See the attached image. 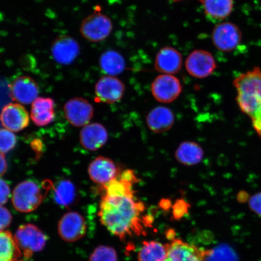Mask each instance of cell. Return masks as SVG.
<instances>
[{
  "label": "cell",
  "mask_w": 261,
  "mask_h": 261,
  "mask_svg": "<svg viewBox=\"0 0 261 261\" xmlns=\"http://www.w3.org/2000/svg\"><path fill=\"white\" fill-rule=\"evenodd\" d=\"M146 125L152 132L163 133L170 130L175 122L172 111L164 106H158L150 111L146 118Z\"/></svg>",
  "instance_id": "19"
},
{
  "label": "cell",
  "mask_w": 261,
  "mask_h": 261,
  "mask_svg": "<svg viewBox=\"0 0 261 261\" xmlns=\"http://www.w3.org/2000/svg\"><path fill=\"white\" fill-rule=\"evenodd\" d=\"M44 195L39 186L32 180L20 182L13 192L12 202L15 210L22 213H29L40 206Z\"/></svg>",
  "instance_id": "3"
},
{
  "label": "cell",
  "mask_w": 261,
  "mask_h": 261,
  "mask_svg": "<svg viewBox=\"0 0 261 261\" xmlns=\"http://www.w3.org/2000/svg\"><path fill=\"white\" fill-rule=\"evenodd\" d=\"M109 134L105 126L99 123L88 124L80 133V142L85 149L97 151L106 144Z\"/></svg>",
  "instance_id": "18"
},
{
  "label": "cell",
  "mask_w": 261,
  "mask_h": 261,
  "mask_svg": "<svg viewBox=\"0 0 261 261\" xmlns=\"http://www.w3.org/2000/svg\"><path fill=\"white\" fill-rule=\"evenodd\" d=\"M29 115L24 107L19 103H9L0 114V121L5 128L19 132L29 125Z\"/></svg>",
  "instance_id": "15"
},
{
  "label": "cell",
  "mask_w": 261,
  "mask_h": 261,
  "mask_svg": "<svg viewBox=\"0 0 261 261\" xmlns=\"http://www.w3.org/2000/svg\"><path fill=\"white\" fill-rule=\"evenodd\" d=\"M12 221L11 212L3 205H0V231H4L9 227Z\"/></svg>",
  "instance_id": "29"
},
{
  "label": "cell",
  "mask_w": 261,
  "mask_h": 261,
  "mask_svg": "<svg viewBox=\"0 0 261 261\" xmlns=\"http://www.w3.org/2000/svg\"><path fill=\"white\" fill-rule=\"evenodd\" d=\"M168 244L158 241H145L138 254L139 261H165L167 255Z\"/></svg>",
  "instance_id": "26"
},
{
  "label": "cell",
  "mask_w": 261,
  "mask_h": 261,
  "mask_svg": "<svg viewBox=\"0 0 261 261\" xmlns=\"http://www.w3.org/2000/svg\"><path fill=\"white\" fill-rule=\"evenodd\" d=\"M185 67L191 76L204 79L214 73L217 65L211 52L198 49L189 55L185 61Z\"/></svg>",
  "instance_id": "8"
},
{
  "label": "cell",
  "mask_w": 261,
  "mask_h": 261,
  "mask_svg": "<svg viewBox=\"0 0 261 261\" xmlns=\"http://www.w3.org/2000/svg\"><path fill=\"white\" fill-rule=\"evenodd\" d=\"M182 65V55L175 48L163 47L156 55L154 67L158 72L174 75L180 71Z\"/></svg>",
  "instance_id": "17"
},
{
  "label": "cell",
  "mask_w": 261,
  "mask_h": 261,
  "mask_svg": "<svg viewBox=\"0 0 261 261\" xmlns=\"http://www.w3.org/2000/svg\"><path fill=\"white\" fill-rule=\"evenodd\" d=\"M113 24L111 19L97 9L84 19L80 27L81 34L87 41H103L112 32Z\"/></svg>",
  "instance_id": "4"
},
{
  "label": "cell",
  "mask_w": 261,
  "mask_h": 261,
  "mask_svg": "<svg viewBox=\"0 0 261 261\" xmlns=\"http://www.w3.org/2000/svg\"><path fill=\"white\" fill-rule=\"evenodd\" d=\"M88 172L94 182L103 186L113 180L120 174V171L112 159L99 156L91 162Z\"/></svg>",
  "instance_id": "14"
},
{
  "label": "cell",
  "mask_w": 261,
  "mask_h": 261,
  "mask_svg": "<svg viewBox=\"0 0 261 261\" xmlns=\"http://www.w3.org/2000/svg\"><path fill=\"white\" fill-rule=\"evenodd\" d=\"M99 65L101 69L107 75L116 76L125 70L126 61L119 52L108 50L101 55Z\"/></svg>",
  "instance_id": "23"
},
{
  "label": "cell",
  "mask_w": 261,
  "mask_h": 261,
  "mask_svg": "<svg viewBox=\"0 0 261 261\" xmlns=\"http://www.w3.org/2000/svg\"><path fill=\"white\" fill-rule=\"evenodd\" d=\"M16 138L14 133L7 129H0V152L5 154L11 151L16 144Z\"/></svg>",
  "instance_id": "28"
},
{
  "label": "cell",
  "mask_w": 261,
  "mask_h": 261,
  "mask_svg": "<svg viewBox=\"0 0 261 261\" xmlns=\"http://www.w3.org/2000/svg\"><path fill=\"white\" fill-rule=\"evenodd\" d=\"M151 93L158 102L169 103L177 99L182 92L180 81L174 74H162L151 84Z\"/></svg>",
  "instance_id": "7"
},
{
  "label": "cell",
  "mask_w": 261,
  "mask_h": 261,
  "mask_svg": "<svg viewBox=\"0 0 261 261\" xmlns=\"http://www.w3.org/2000/svg\"><path fill=\"white\" fill-rule=\"evenodd\" d=\"M86 231V222L77 212H68L59 221V236L65 242H76L85 236Z\"/></svg>",
  "instance_id": "9"
},
{
  "label": "cell",
  "mask_w": 261,
  "mask_h": 261,
  "mask_svg": "<svg viewBox=\"0 0 261 261\" xmlns=\"http://www.w3.org/2000/svg\"><path fill=\"white\" fill-rule=\"evenodd\" d=\"M55 102L51 98L38 97L32 103L31 118L36 125L44 126L54 121Z\"/></svg>",
  "instance_id": "20"
},
{
  "label": "cell",
  "mask_w": 261,
  "mask_h": 261,
  "mask_svg": "<svg viewBox=\"0 0 261 261\" xmlns=\"http://www.w3.org/2000/svg\"><path fill=\"white\" fill-rule=\"evenodd\" d=\"M7 169L8 164L5 156L3 153L0 152V177L5 174Z\"/></svg>",
  "instance_id": "32"
},
{
  "label": "cell",
  "mask_w": 261,
  "mask_h": 261,
  "mask_svg": "<svg viewBox=\"0 0 261 261\" xmlns=\"http://www.w3.org/2000/svg\"><path fill=\"white\" fill-rule=\"evenodd\" d=\"M10 94L16 102L28 105L37 99L39 88L32 77L21 76L16 78L10 86Z\"/></svg>",
  "instance_id": "16"
},
{
  "label": "cell",
  "mask_w": 261,
  "mask_h": 261,
  "mask_svg": "<svg viewBox=\"0 0 261 261\" xmlns=\"http://www.w3.org/2000/svg\"><path fill=\"white\" fill-rule=\"evenodd\" d=\"M51 53L57 63L69 65L79 56L80 44L70 36L62 35L54 41L51 47Z\"/></svg>",
  "instance_id": "13"
},
{
  "label": "cell",
  "mask_w": 261,
  "mask_h": 261,
  "mask_svg": "<svg viewBox=\"0 0 261 261\" xmlns=\"http://www.w3.org/2000/svg\"><path fill=\"white\" fill-rule=\"evenodd\" d=\"M243 40V33L239 26L231 22H222L215 26L212 41L217 50L228 53L238 48Z\"/></svg>",
  "instance_id": "5"
},
{
  "label": "cell",
  "mask_w": 261,
  "mask_h": 261,
  "mask_svg": "<svg viewBox=\"0 0 261 261\" xmlns=\"http://www.w3.org/2000/svg\"><path fill=\"white\" fill-rule=\"evenodd\" d=\"M125 91V84L121 80L116 76L106 75L97 82L95 100L109 104L118 102L122 99Z\"/></svg>",
  "instance_id": "10"
},
{
  "label": "cell",
  "mask_w": 261,
  "mask_h": 261,
  "mask_svg": "<svg viewBox=\"0 0 261 261\" xmlns=\"http://www.w3.org/2000/svg\"><path fill=\"white\" fill-rule=\"evenodd\" d=\"M11 196V189L4 179L0 178V205L7 203Z\"/></svg>",
  "instance_id": "31"
},
{
  "label": "cell",
  "mask_w": 261,
  "mask_h": 261,
  "mask_svg": "<svg viewBox=\"0 0 261 261\" xmlns=\"http://www.w3.org/2000/svg\"><path fill=\"white\" fill-rule=\"evenodd\" d=\"M138 181L135 171L127 169L109 184L101 186V198L98 216L110 232L125 240L145 234L147 221L145 205L136 198L134 185Z\"/></svg>",
  "instance_id": "1"
},
{
  "label": "cell",
  "mask_w": 261,
  "mask_h": 261,
  "mask_svg": "<svg viewBox=\"0 0 261 261\" xmlns=\"http://www.w3.org/2000/svg\"><path fill=\"white\" fill-rule=\"evenodd\" d=\"M204 150L198 143L185 141L180 143L175 152V158L180 164L192 166L199 164L203 159Z\"/></svg>",
  "instance_id": "21"
},
{
  "label": "cell",
  "mask_w": 261,
  "mask_h": 261,
  "mask_svg": "<svg viewBox=\"0 0 261 261\" xmlns=\"http://www.w3.org/2000/svg\"><path fill=\"white\" fill-rule=\"evenodd\" d=\"M15 240L26 257L41 252L47 243V237L34 224H28L19 227L15 234Z\"/></svg>",
  "instance_id": "6"
},
{
  "label": "cell",
  "mask_w": 261,
  "mask_h": 261,
  "mask_svg": "<svg viewBox=\"0 0 261 261\" xmlns=\"http://www.w3.org/2000/svg\"><path fill=\"white\" fill-rule=\"evenodd\" d=\"M21 256L15 236L7 230L0 231V261H18Z\"/></svg>",
  "instance_id": "24"
},
{
  "label": "cell",
  "mask_w": 261,
  "mask_h": 261,
  "mask_svg": "<svg viewBox=\"0 0 261 261\" xmlns=\"http://www.w3.org/2000/svg\"><path fill=\"white\" fill-rule=\"evenodd\" d=\"M233 85L237 90V102L241 112L251 120L261 114V69L241 73L234 78Z\"/></svg>",
  "instance_id": "2"
},
{
  "label": "cell",
  "mask_w": 261,
  "mask_h": 261,
  "mask_svg": "<svg viewBox=\"0 0 261 261\" xmlns=\"http://www.w3.org/2000/svg\"><path fill=\"white\" fill-rule=\"evenodd\" d=\"M54 200L59 205L69 207L77 200V192L75 185L69 179H62L54 189Z\"/></svg>",
  "instance_id": "25"
},
{
  "label": "cell",
  "mask_w": 261,
  "mask_h": 261,
  "mask_svg": "<svg viewBox=\"0 0 261 261\" xmlns=\"http://www.w3.org/2000/svg\"><path fill=\"white\" fill-rule=\"evenodd\" d=\"M64 110L68 121L76 127L88 125L94 116L92 105L81 97H74L68 100L65 104Z\"/></svg>",
  "instance_id": "12"
},
{
  "label": "cell",
  "mask_w": 261,
  "mask_h": 261,
  "mask_svg": "<svg viewBox=\"0 0 261 261\" xmlns=\"http://www.w3.org/2000/svg\"><path fill=\"white\" fill-rule=\"evenodd\" d=\"M210 250L201 249L180 239L168 244L165 261H206Z\"/></svg>",
  "instance_id": "11"
},
{
  "label": "cell",
  "mask_w": 261,
  "mask_h": 261,
  "mask_svg": "<svg viewBox=\"0 0 261 261\" xmlns=\"http://www.w3.org/2000/svg\"><path fill=\"white\" fill-rule=\"evenodd\" d=\"M169 1H172V2H180V1H182V0H169Z\"/></svg>",
  "instance_id": "33"
},
{
  "label": "cell",
  "mask_w": 261,
  "mask_h": 261,
  "mask_svg": "<svg viewBox=\"0 0 261 261\" xmlns=\"http://www.w3.org/2000/svg\"><path fill=\"white\" fill-rule=\"evenodd\" d=\"M249 205L251 211L261 217V191L250 198Z\"/></svg>",
  "instance_id": "30"
},
{
  "label": "cell",
  "mask_w": 261,
  "mask_h": 261,
  "mask_svg": "<svg viewBox=\"0 0 261 261\" xmlns=\"http://www.w3.org/2000/svg\"><path fill=\"white\" fill-rule=\"evenodd\" d=\"M90 261H117L116 251L109 246L98 247L91 254Z\"/></svg>",
  "instance_id": "27"
},
{
  "label": "cell",
  "mask_w": 261,
  "mask_h": 261,
  "mask_svg": "<svg viewBox=\"0 0 261 261\" xmlns=\"http://www.w3.org/2000/svg\"><path fill=\"white\" fill-rule=\"evenodd\" d=\"M203 7L204 14L214 21L224 20L232 13L234 0H198Z\"/></svg>",
  "instance_id": "22"
}]
</instances>
